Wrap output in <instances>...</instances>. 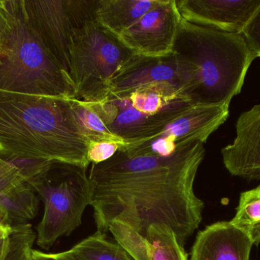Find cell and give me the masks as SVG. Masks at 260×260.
<instances>
[{
	"label": "cell",
	"instance_id": "obj_1",
	"mask_svg": "<svg viewBox=\"0 0 260 260\" xmlns=\"http://www.w3.org/2000/svg\"><path fill=\"white\" fill-rule=\"evenodd\" d=\"M204 143L194 141L168 156L114 157L91 164V199L97 232L117 221L143 237L153 224H165L184 247L203 219L204 203L194 182L205 157Z\"/></svg>",
	"mask_w": 260,
	"mask_h": 260
},
{
	"label": "cell",
	"instance_id": "obj_2",
	"mask_svg": "<svg viewBox=\"0 0 260 260\" xmlns=\"http://www.w3.org/2000/svg\"><path fill=\"white\" fill-rule=\"evenodd\" d=\"M90 143L70 99L0 90L1 157L88 168Z\"/></svg>",
	"mask_w": 260,
	"mask_h": 260
},
{
	"label": "cell",
	"instance_id": "obj_3",
	"mask_svg": "<svg viewBox=\"0 0 260 260\" xmlns=\"http://www.w3.org/2000/svg\"><path fill=\"white\" fill-rule=\"evenodd\" d=\"M173 53L191 67L192 102L204 105H230L258 57L242 34L215 30L182 17Z\"/></svg>",
	"mask_w": 260,
	"mask_h": 260
},
{
	"label": "cell",
	"instance_id": "obj_4",
	"mask_svg": "<svg viewBox=\"0 0 260 260\" xmlns=\"http://www.w3.org/2000/svg\"><path fill=\"white\" fill-rule=\"evenodd\" d=\"M9 33L0 47V90L75 98L68 73L29 24L23 0H3Z\"/></svg>",
	"mask_w": 260,
	"mask_h": 260
},
{
	"label": "cell",
	"instance_id": "obj_5",
	"mask_svg": "<svg viewBox=\"0 0 260 260\" xmlns=\"http://www.w3.org/2000/svg\"><path fill=\"white\" fill-rule=\"evenodd\" d=\"M88 168L62 162H45L27 179L44 204L36 227V244L49 250L59 238L69 236L82 224L90 206Z\"/></svg>",
	"mask_w": 260,
	"mask_h": 260
},
{
	"label": "cell",
	"instance_id": "obj_6",
	"mask_svg": "<svg viewBox=\"0 0 260 260\" xmlns=\"http://www.w3.org/2000/svg\"><path fill=\"white\" fill-rule=\"evenodd\" d=\"M136 55L94 20L85 22L73 34L70 46L69 75L74 99L86 103L105 101L114 78Z\"/></svg>",
	"mask_w": 260,
	"mask_h": 260
},
{
	"label": "cell",
	"instance_id": "obj_7",
	"mask_svg": "<svg viewBox=\"0 0 260 260\" xmlns=\"http://www.w3.org/2000/svg\"><path fill=\"white\" fill-rule=\"evenodd\" d=\"M23 2L29 24L69 74L73 34L87 21L94 20L96 0Z\"/></svg>",
	"mask_w": 260,
	"mask_h": 260
},
{
	"label": "cell",
	"instance_id": "obj_8",
	"mask_svg": "<svg viewBox=\"0 0 260 260\" xmlns=\"http://www.w3.org/2000/svg\"><path fill=\"white\" fill-rule=\"evenodd\" d=\"M229 105H192L157 135L120 147L119 151L129 156H168L192 142L206 143L209 136L227 120Z\"/></svg>",
	"mask_w": 260,
	"mask_h": 260
},
{
	"label": "cell",
	"instance_id": "obj_9",
	"mask_svg": "<svg viewBox=\"0 0 260 260\" xmlns=\"http://www.w3.org/2000/svg\"><path fill=\"white\" fill-rule=\"evenodd\" d=\"M180 20L177 0H158L117 38L136 54L167 56L173 53Z\"/></svg>",
	"mask_w": 260,
	"mask_h": 260
},
{
	"label": "cell",
	"instance_id": "obj_10",
	"mask_svg": "<svg viewBox=\"0 0 260 260\" xmlns=\"http://www.w3.org/2000/svg\"><path fill=\"white\" fill-rule=\"evenodd\" d=\"M192 79L190 67L174 53L164 56L136 54L114 78L110 95L125 94L143 85L166 82L182 90L191 99Z\"/></svg>",
	"mask_w": 260,
	"mask_h": 260
},
{
	"label": "cell",
	"instance_id": "obj_11",
	"mask_svg": "<svg viewBox=\"0 0 260 260\" xmlns=\"http://www.w3.org/2000/svg\"><path fill=\"white\" fill-rule=\"evenodd\" d=\"M180 16L189 22L231 34H242L260 0H177Z\"/></svg>",
	"mask_w": 260,
	"mask_h": 260
},
{
	"label": "cell",
	"instance_id": "obj_12",
	"mask_svg": "<svg viewBox=\"0 0 260 260\" xmlns=\"http://www.w3.org/2000/svg\"><path fill=\"white\" fill-rule=\"evenodd\" d=\"M108 232L134 260H188L175 233L166 224L150 226L146 237L117 221L109 224Z\"/></svg>",
	"mask_w": 260,
	"mask_h": 260
},
{
	"label": "cell",
	"instance_id": "obj_13",
	"mask_svg": "<svg viewBox=\"0 0 260 260\" xmlns=\"http://www.w3.org/2000/svg\"><path fill=\"white\" fill-rule=\"evenodd\" d=\"M233 143L221 150L223 162L232 175L260 180V104L242 113Z\"/></svg>",
	"mask_w": 260,
	"mask_h": 260
},
{
	"label": "cell",
	"instance_id": "obj_14",
	"mask_svg": "<svg viewBox=\"0 0 260 260\" xmlns=\"http://www.w3.org/2000/svg\"><path fill=\"white\" fill-rule=\"evenodd\" d=\"M252 244L230 221H218L199 232L191 260H250Z\"/></svg>",
	"mask_w": 260,
	"mask_h": 260
},
{
	"label": "cell",
	"instance_id": "obj_15",
	"mask_svg": "<svg viewBox=\"0 0 260 260\" xmlns=\"http://www.w3.org/2000/svg\"><path fill=\"white\" fill-rule=\"evenodd\" d=\"M27 179L25 168L23 174L0 182V224L12 227L36 217L39 201Z\"/></svg>",
	"mask_w": 260,
	"mask_h": 260
},
{
	"label": "cell",
	"instance_id": "obj_16",
	"mask_svg": "<svg viewBox=\"0 0 260 260\" xmlns=\"http://www.w3.org/2000/svg\"><path fill=\"white\" fill-rule=\"evenodd\" d=\"M158 0H96L94 21L117 37L136 22Z\"/></svg>",
	"mask_w": 260,
	"mask_h": 260
},
{
	"label": "cell",
	"instance_id": "obj_17",
	"mask_svg": "<svg viewBox=\"0 0 260 260\" xmlns=\"http://www.w3.org/2000/svg\"><path fill=\"white\" fill-rule=\"evenodd\" d=\"M53 254L61 260H134L118 243L99 232L67 251Z\"/></svg>",
	"mask_w": 260,
	"mask_h": 260
},
{
	"label": "cell",
	"instance_id": "obj_18",
	"mask_svg": "<svg viewBox=\"0 0 260 260\" xmlns=\"http://www.w3.org/2000/svg\"><path fill=\"white\" fill-rule=\"evenodd\" d=\"M231 224L244 234L253 245L260 244V184L242 192L236 215Z\"/></svg>",
	"mask_w": 260,
	"mask_h": 260
},
{
	"label": "cell",
	"instance_id": "obj_19",
	"mask_svg": "<svg viewBox=\"0 0 260 260\" xmlns=\"http://www.w3.org/2000/svg\"><path fill=\"white\" fill-rule=\"evenodd\" d=\"M72 107L82 133L91 143L113 142L123 147L126 143L114 135L90 103L70 99Z\"/></svg>",
	"mask_w": 260,
	"mask_h": 260
},
{
	"label": "cell",
	"instance_id": "obj_20",
	"mask_svg": "<svg viewBox=\"0 0 260 260\" xmlns=\"http://www.w3.org/2000/svg\"><path fill=\"white\" fill-rule=\"evenodd\" d=\"M119 143L113 142H92L88 151V159L91 164H99L111 159L120 149Z\"/></svg>",
	"mask_w": 260,
	"mask_h": 260
},
{
	"label": "cell",
	"instance_id": "obj_21",
	"mask_svg": "<svg viewBox=\"0 0 260 260\" xmlns=\"http://www.w3.org/2000/svg\"><path fill=\"white\" fill-rule=\"evenodd\" d=\"M242 35L250 49L260 57V6Z\"/></svg>",
	"mask_w": 260,
	"mask_h": 260
},
{
	"label": "cell",
	"instance_id": "obj_22",
	"mask_svg": "<svg viewBox=\"0 0 260 260\" xmlns=\"http://www.w3.org/2000/svg\"><path fill=\"white\" fill-rule=\"evenodd\" d=\"M24 171L25 167H21L17 163L6 160L0 156V182L23 174Z\"/></svg>",
	"mask_w": 260,
	"mask_h": 260
},
{
	"label": "cell",
	"instance_id": "obj_23",
	"mask_svg": "<svg viewBox=\"0 0 260 260\" xmlns=\"http://www.w3.org/2000/svg\"><path fill=\"white\" fill-rule=\"evenodd\" d=\"M9 33V24L7 12L3 5V0H0V47L7 38Z\"/></svg>",
	"mask_w": 260,
	"mask_h": 260
},
{
	"label": "cell",
	"instance_id": "obj_24",
	"mask_svg": "<svg viewBox=\"0 0 260 260\" xmlns=\"http://www.w3.org/2000/svg\"><path fill=\"white\" fill-rule=\"evenodd\" d=\"M10 235L7 238L0 240V260L4 259L10 247Z\"/></svg>",
	"mask_w": 260,
	"mask_h": 260
},
{
	"label": "cell",
	"instance_id": "obj_25",
	"mask_svg": "<svg viewBox=\"0 0 260 260\" xmlns=\"http://www.w3.org/2000/svg\"><path fill=\"white\" fill-rule=\"evenodd\" d=\"M33 260H61L55 257L53 253H44L38 250H32Z\"/></svg>",
	"mask_w": 260,
	"mask_h": 260
},
{
	"label": "cell",
	"instance_id": "obj_26",
	"mask_svg": "<svg viewBox=\"0 0 260 260\" xmlns=\"http://www.w3.org/2000/svg\"><path fill=\"white\" fill-rule=\"evenodd\" d=\"M12 232V227L0 224V240L7 238Z\"/></svg>",
	"mask_w": 260,
	"mask_h": 260
}]
</instances>
